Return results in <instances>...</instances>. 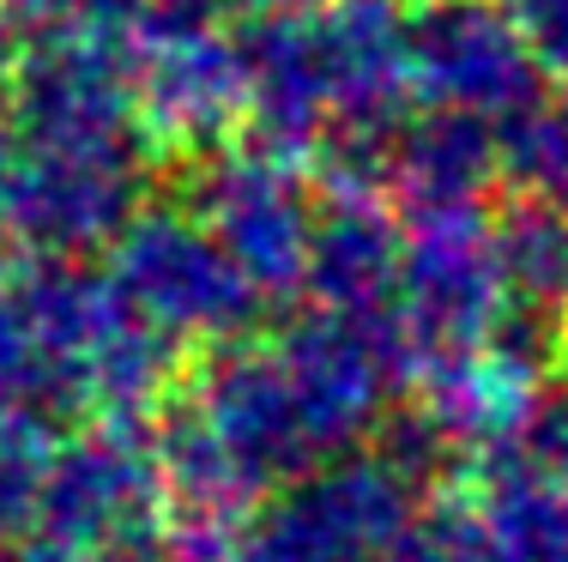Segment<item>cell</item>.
<instances>
[{
    "label": "cell",
    "mask_w": 568,
    "mask_h": 562,
    "mask_svg": "<svg viewBox=\"0 0 568 562\" xmlns=\"http://www.w3.org/2000/svg\"><path fill=\"white\" fill-rule=\"evenodd\" d=\"M19 303L49 375V406L121 423L164 406L182 345L133 309L110 273L85 260H24Z\"/></svg>",
    "instance_id": "1"
},
{
    "label": "cell",
    "mask_w": 568,
    "mask_h": 562,
    "mask_svg": "<svg viewBox=\"0 0 568 562\" xmlns=\"http://www.w3.org/2000/svg\"><path fill=\"white\" fill-rule=\"evenodd\" d=\"M170 490L158 441L140 423L98 418L91 430L55 441L37 539L67 562H140L164 544Z\"/></svg>",
    "instance_id": "2"
},
{
    "label": "cell",
    "mask_w": 568,
    "mask_h": 562,
    "mask_svg": "<svg viewBox=\"0 0 568 562\" xmlns=\"http://www.w3.org/2000/svg\"><path fill=\"white\" fill-rule=\"evenodd\" d=\"M110 278L158 333L175 345H230L248 339L266 297L194 206L140 212L110 248Z\"/></svg>",
    "instance_id": "3"
},
{
    "label": "cell",
    "mask_w": 568,
    "mask_h": 562,
    "mask_svg": "<svg viewBox=\"0 0 568 562\" xmlns=\"http://www.w3.org/2000/svg\"><path fill=\"white\" fill-rule=\"evenodd\" d=\"M145 157L7 140L0 157V243L19 260H85L115 248L140 218Z\"/></svg>",
    "instance_id": "4"
},
{
    "label": "cell",
    "mask_w": 568,
    "mask_h": 562,
    "mask_svg": "<svg viewBox=\"0 0 568 562\" xmlns=\"http://www.w3.org/2000/svg\"><path fill=\"white\" fill-rule=\"evenodd\" d=\"M508 309H514V285L484 206L405 218L399 333L405 351H412V375L442 364V357L490 345L503 333Z\"/></svg>",
    "instance_id": "5"
},
{
    "label": "cell",
    "mask_w": 568,
    "mask_h": 562,
    "mask_svg": "<svg viewBox=\"0 0 568 562\" xmlns=\"http://www.w3.org/2000/svg\"><path fill=\"white\" fill-rule=\"evenodd\" d=\"M206 231L230 248V260L261 285L266 303L296 297L308 285V248H315L321 206L308 200L291 157H273L248 140L194 157V200Z\"/></svg>",
    "instance_id": "6"
},
{
    "label": "cell",
    "mask_w": 568,
    "mask_h": 562,
    "mask_svg": "<svg viewBox=\"0 0 568 562\" xmlns=\"http://www.w3.org/2000/svg\"><path fill=\"white\" fill-rule=\"evenodd\" d=\"M417 490L424 484L387 448H351L284 484V497L266 508L248 539L284 562H369L424 514Z\"/></svg>",
    "instance_id": "7"
},
{
    "label": "cell",
    "mask_w": 568,
    "mask_h": 562,
    "mask_svg": "<svg viewBox=\"0 0 568 562\" xmlns=\"http://www.w3.org/2000/svg\"><path fill=\"white\" fill-rule=\"evenodd\" d=\"M405 67L424 103L490 122L545 103V67L496 0H405Z\"/></svg>",
    "instance_id": "8"
},
{
    "label": "cell",
    "mask_w": 568,
    "mask_h": 562,
    "mask_svg": "<svg viewBox=\"0 0 568 562\" xmlns=\"http://www.w3.org/2000/svg\"><path fill=\"white\" fill-rule=\"evenodd\" d=\"M194 418L224 441V453L254 478L261 490H284L303 472H315L327 453L315 441L296 381L284 369L278 339H230L212 345L194 387Z\"/></svg>",
    "instance_id": "9"
},
{
    "label": "cell",
    "mask_w": 568,
    "mask_h": 562,
    "mask_svg": "<svg viewBox=\"0 0 568 562\" xmlns=\"http://www.w3.org/2000/svg\"><path fill=\"white\" fill-rule=\"evenodd\" d=\"M133 103L152 145L206 157L248 127V55L242 37L187 31V37H152L133 49Z\"/></svg>",
    "instance_id": "10"
},
{
    "label": "cell",
    "mask_w": 568,
    "mask_h": 562,
    "mask_svg": "<svg viewBox=\"0 0 568 562\" xmlns=\"http://www.w3.org/2000/svg\"><path fill=\"white\" fill-rule=\"evenodd\" d=\"M248 55V127L242 140L291 164H315L321 140L333 127V85L321 61L315 0L303 7H261L242 24Z\"/></svg>",
    "instance_id": "11"
},
{
    "label": "cell",
    "mask_w": 568,
    "mask_h": 562,
    "mask_svg": "<svg viewBox=\"0 0 568 562\" xmlns=\"http://www.w3.org/2000/svg\"><path fill=\"white\" fill-rule=\"evenodd\" d=\"M417 381H424V406L417 411L448 436L454 453H466L478 466L520 448L526 423L545 399V364H532V357L508 351L496 339L417 369Z\"/></svg>",
    "instance_id": "12"
},
{
    "label": "cell",
    "mask_w": 568,
    "mask_h": 562,
    "mask_svg": "<svg viewBox=\"0 0 568 562\" xmlns=\"http://www.w3.org/2000/svg\"><path fill=\"white\" fill-rule=\"evenodd\" d=\"M399 273H405V231L394 200L375 194H327L308 248V297L315 309L387 327L399 320Z\"/></svg>",
    "instance_id": "13"
},
{
    "label": "cell",
    "mask_w": 568,
    "mask_h": 562,
    "mask_svg": "<svg viewBox=\"0 0 568 562\" xmlns=\"http://www.w3.org/2000/svg\"><path fill=\"white\" fill-rule=\"evenodd\" d=\"M503 182V127L471 110L412 115L394 140V206L405 218L429 212H478L484 194Z\"/></svg>",
    "instance_id": "14"
},
{
    "label": "cell",
    "mask_w": 568,
    "mask_h": 562,
    "mask_svg": "<svg viewBox=\"0 0 568 562\" xmlns=\"http://www.w3.org/2000/svg\"><path fill=\"white\" fill-rule=\"evenodd\" d=\"M466 562H568V484L526 453L484 460V478L459 502Z\"/></svg>",
    "instance_id": "15"
},
{
    "label": "cell",
    "mask_w": 568,
    "mask_h": 562,
    "mask_svg": "<svg viewBox=\"0 0 568 562\" xmlns=\"http://www.w3.org/2000/svg\"><path fill=\"white\" fill-rule=\"evenodd\" d=\"M158 466H164L170 514L182 520L187 532H224L230 539L266 497V490L224 453V441L194 418V406H182L164 430H158Z\"/></svg>",
    "instance_id": "16"
},
{
    "label": "cell",
    "mask_w": 568,
    "mask_h": 562,
    "mask_svg": "<svg viewBox=\"0 0 568 562\" xmlns=\"http://www.w3.org/2000/svg\"><path fill=\"white\" fill-rule=\"evenodd\" d=\"M49 460H55V436L43 411H0V544L37 532Z\"/></svg>",
    "instance_id": "17"
},
{
    "label": "cell",
    "mask_w": 568,
    "mask_h": 562,
    "mask_svg": "<svg viewBox=\"0 0 568 562\" xmlns=\"http://www.w3.org/2000/svg\"><path fill=\"white\" fill-rule=\"evenodd\" d=\"M0 411H49V375L37 357L19 285L0 273Z\"/></svg>",
    "instance_id": "18"
},
{
    "label": "cell",
    "mask_w": 568,
    "mask_h": 562,
    "mask_svg": "<svg viewBox=\"0 0 568 562\" xmlns=\"http://www.w3.org/2000/svg\"><path fill=\"white\" fill-rule=\"evenodd\" d=\"M545 73L568 79V0H496Z\"/></svg>",
    "instance_id": "19"
},
{
    "label": "cell",
    "mask_w": 568,
    "mask_h": 562,
    "mask_svg": "<svg viewBox=\"0 0 568 562\" xmlns=\"http://www.w3.org/2000/svg\"><path fill=\"white\" fill-rule=\"evenodd\" d=\"M369 562H466V544H459V508L417 514L412 527H405L387 551H375Z\"/></svg>",
    "instance_id": "20"
},
{
    "label": "cell",
    "mask_w": 568,
    "mask_h": 562,
    "mask_svg": "<svg viewBox=\"0 0 568 562\" xmlns=\"http://www.w3.org/2000/svg\"><path fill=\"white\" fill-rule=\"evenodd\" d=\"M514 453H526L532 466H545V472H557L568 484V381L545 387V399H538V411H532V423H526Z\"/></svg>",
    "instance_id": "21"
},
{
    "label": "cell",
    "mask_w": 568,
    "mask_h": 562,
    "mask_svg": "<svg viewBox=\"0 0 568 562\" xmlns=\"http://www.w3.org/2000/svg\"><path fill=\"white\" fill-rule=\"evenodd\" d=\"M230 544L236 539H224V532H182V539H164L140 562H230Z\"/></svg>",
    "instance_id": "22"
},
{
    "label": "cell",
    "mask_w": 568,
    "mask_h": 562,
    "mask_svg": "<svg viewBox=\"0 0 568 562\" xmlns=\"http://www.w3.org/2000/svg\"><path fill=\"white\" fill-rule=\"evenodd\" d=\"M19 61H24V49H19V24H12V12L0 7V98H12V79H19Z\"/></svg>",
    "instance_id": "23"
},
{
    "label": "cell",
    "mask_w": 568,
    "mask_h": 562,
    "mask_svg": "<svg viewBox=\"0 0 568 562\" xmlns=\"http://www.w3.org/2000/svg\"><path fill=\"white\" fill-rule=\"evenodd\" d=\"M0 562H67V556L49 551L43 539H12V544H0Z\"/></svg>",
    "instance_id": "24"
},
{
    "label": "cell",
    "mask_w": 568,
    "mask_h": 562,
    "mask_svg": "<svg viewBox=\"0 0 568 562\" xmlns=\"http://www.w3.org/2000/svg\"><path fill=\"white\" fill-rule=\"evenodd\" d=\"M557 375L568 381V320H562V339H557Z\"/></svg>",
    "instance_id": "25"
},
{
    "label": "cell",
    "mask_w": 568,
    "mask_h": 562,
    "mask_svg": "<svg viewBox=\"0 0 568 562\" xmlns=\"http://www.w3.org/2000/svg\"><path fill=\"white\" fill-rule=\"evenodd\" d=\"M236 7H248V12H261V7H303V0H236Z\"/></svg>",
    "instance_id": "26"
},
{
    "label": "cell",
    "mask_w": 568,
    "mask_h": 562,
    "mask_svg": "<svg viewBox=\"0 0 568 562\" xmlns=\"http://www.w3.org/2000/svg\"><path fill=\"white\" fill-rule=\"evenodd\" d=\"M7 140H12V133H0V157H7Z\"/></svg>",
    "instance_id": "27"
}]
</instances>
